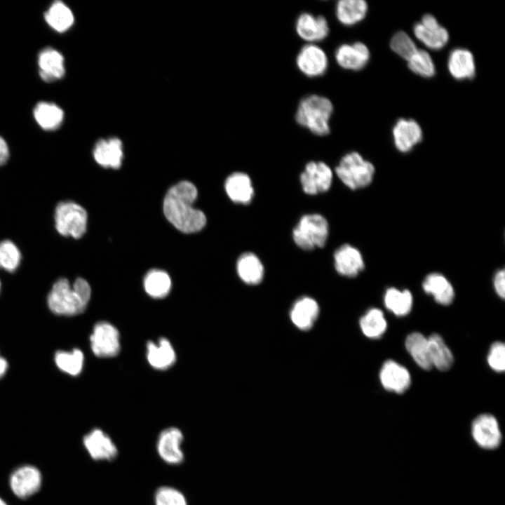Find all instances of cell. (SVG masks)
<instances>
[{"mask_svg": "<svg viewBox=\"0 0 505 505\" xmlns=\"http://www.w3.org/2000/svg\"><path fill=\"white\" fill-rule=\"evenodd\" d=\"M33 114L37 123L46 130L58 128L64 119L62 109L57 105L48 102H38Z\"/></svg>", "mask_w": 505, "mask_h": 505, "instance_id": "1f68e13d", "label": "cell"}, {"mask_svg": "<svg viewBox=\"0 0 505 505\" xmlns=\"http://www.w3.org/2000/svg\"><path fill=\"white\" fill-rule=\"evenodd\" d=\"M447 67L453 78L458 80L472 79L476 74V65L471 52L458 48L450 53Z\"/></svg>", "mask_w": 505, "mask_h": 505, "instance_id": "cb8c5ba5", "label": "cell"}, {"mask_svg": "<svg viewBox=\"0 0 505 505\" xmlns=\"http://www.w3.org/2000/svg\"><path fill=\"white\" fill-rule=\"evenodd\" d=\"M368 12L364 0H340L335 6L337 20L344 26H352L362 21Z\"/></svg>", "mask_w": 505, "mask_h": 505, "instance_id": "f1b7e54d", "label": "cell"}, {"mask_svg": "<svg viewBox=\"0 0 505 505\" xmlns=\"http://www.w3.org/2000/svg\"><path fill=\"white\" fill-rule=\"evenodd\" d=\"M20 260L21 253L13 241L0 242V269L13 272L18 267Z\"/></svg>", "mask_w": 505, "mask_h": 505, "instance_id": "74e56055", "label": "cell"}, {"mask_svg": "<svg viewBox=\"0 0 505 505\" xmlns=\"http://www.w3.org/2000/svg\"><path fill=\"white\" fill-rule=\"evenodd\" d=\"M0 288H1V283H0Z\"/></svg>", "mask_w": 505, "mask_h": 505, "instance_id": "bcb514c9", "label": "cell"}, {"mask_svg": "<svg viewBox=\"0 0 505 505\" xmlns=\"http://www.w3.org/2000/svg\"><path fill=\"white\" fill-rule=\"evenodd\" d=\"M295 29L297 36L307 43H316L325 39L330 32L327 19L323 15L302 13L297 18Z\"/></svg>", "mask_w": 505, "mask_h": 505, "instance_id": "5bb4252c", "label": "cell"}, {"mask_svg": "<svg viewBox=\"0 0 505 505\" xmlns=\"http://www.w3.org/2000/svg\"><path fill=\"white\" fill-rule=\"evenodd\" d=\"M236 270L240 278L248 285L259 284L263 279L264 269L259 257L252 252H245L238 259Z\"/></svg>", "mask_w": 505, "mask_h": 505, "instance_id": "83f0119b", "label": "cell"}, {"mask_svg": "<svg viewBox=\"0 0 505 505\" xmlns=\"http://www.w3.org/2000/svg\"><path fill=\"white\" fill-rule=\"evenodd\" d=\"M90 340L92 351L97 357H113L119 352V332L107 321H100L94 325Z\"/></svg>", "mask_w": 505, "mask_h": 505, "instance_id": "52a82bcc", "label": "cell"}, {"mask_svg": "<svg viewBox=\"0 0 505 505\" xmlns=\"http://www.w3.org/2000/svg\"><path fill=\"white\" fill-rule=\"evenodd\" d=\"M332 172L331 168L322 161H310L305 166L300 175V182L303 191L309 195L327 191L331 187Z\"/></svg>", "mask_w": 505, "mask_h": 505, "instance_id": "9c48e42d", "label": "cell"}, {"mask_svg": "<svg viewBox=\"0 0 505 505\" xmlns=\"http://www.w3.org/2000/svg\"><path fill=\"white\" fill-rule=\"evenodd\" d=\"M335 173L346 187L356 190L371 184L375 168L371 162L363 159L359 153L351 152L342 156L335 168Z\"/></svg>", "mask_w": 505, "mask_h": 505, "instance_id": "277c9868", "label": "cell"}, {"mask_svg": "<svg viewBox=\"0 0 505 505\" xmlns=\"http://www.w3.org/2000/svg\"><path fill=\"white\" fill-rule=\"evenodd\" d=\"M87 220L86 210L76 203L62 201L56 206L55 228L62 236L81 238L86 231Z\"/></svg>", "mask_w": 505, "mask_h": 505, "instance_id": "8992f818", "label": "cell"}, {"mask_svg": "<svg viewBox=\"0 0 505 505\" xmlns=\"http://www.w3.org/2000/svg\"><path fill=\"white\" fill-rule=\"evenodd\" d=\"M471 434L475 442L482 448H497L501 440V433L496 417L489 413L478 415L471 424Z\"/></svg>", "mask_w": 505, "mask_h": 505, "instance_id": "30bf717a", "label": "cell"}, {"mask_svg": "<svg viewBox=\"0 0 505 505\" xmlns=\"http://www.w3.org/2000/svg\"><path fill=\"white\" fill-rule=\"evenodd\" d=\"M90 295V286L85 279L78 278L72 285L68 279L61 278L53 284L47 302L55 314L74 316L86 309Z\"/></svg>", "mask_w": 505, "mask_h": 505, "instance_id": "7a4b0ae2", "label": "cell"}, {"mask_svg": "<svg viewBox=\"0 0 505 505\" xmlns=\"http://www.w3.org/2000/svg\"><path fill=\"white\" fill-rule=\"evenodd\" d=\"M392 132L395 147L403 153L412 150L422 140V128L413 119H400Z\"/></svg>", "mask_w": 505, "mask_h": 505, "instance_id": "d6986e66", "label": "cell"}, {"mask_svg": "<svg viewBox=\"0 0 505 505\" xmlns=\"http://www.w3.org/2000/svg\"><path fill=\"white\" fill-rule=\"evenodd\" d=\"M83 445L95 461H112L118 455V449L112 438L102 429L95 428L83 438Z\"/></svg>", "mask_w": 505, "mask_h": 505, "instance_id": "2e32d148", "label": "cell"}, {"mask_svg": "<svg viewBox=\"0 0 505 505\" xmlns=\"http://www.w3.org/2000/svg\"><path fill=\"white\" fill-rule=\"evenodd\" d=\"M319 314L317 302L309 297H302L293 304L290 318L293 324L302 330L310 329Z\"/></svg>", "mask_w": 505, "mask_h": 505, "instance_id": "d4e9b609", "label": "cell"}, {"mask_svg": "<svg viewBox=\"0 0 505 505\" xmlns=\"http://www.w3.org/2000/svg\"><path fill=\"white\" fill-rule=\"evenodd\" d=\"M93 157L104 168H119L123 157L121 141L116 137L98 140L93 149Z\"/></svg>", "mask_w": 505, "mask_h": 505, "instance_id": "ffe728a7", "label": "cell"}, {"mask_svg": "<svg viewBox=\"0 0 505 505\" xmlns=\"http://www.w3.org/2000/svg\"><path fill=\"white\" fill-rule=\"evenodd\" d=\"M144 288L150 297L163 298L167 296L170 290L171 280L166 271L153 269L145 276Z\"/></svg>", "mask_w": 505, "mask_h": 505, "instance_id": "e575fe53", "label": "cell"}, {"mask_svg": "<svg viewBox=\"0 0 505 505\" xmlns=\"http://www.w3.org/2000/svg\"><path fill=\"white\" fill-rule=\"evenodd\" d=\"M9 158V149L6 140L0 136V166L6 163Z\"/></svg>", "mask_w": 505, "mask_h": 505, "instance_id": "7bdbcfd3", "label": "cell"}, {"mask_svg": "<svg viewBox=\"0 0 505 505\" xmlns=\"http://www.w3.org/2000/svg\"><path fill=\"white\" fill-rule=\"evenodd\" d=\"M493 286L495 292L501 299L505 297V270L499 269L494 276Z\"/></svg>", "mask_w": 505, "mask_h": 505, "instance_id": "b9f144b4", "label": "cell"}, {"mask_svg": "<svg viewBox=\"0 0 505 505\" xmlns=\"http://www.w3.org/2000/svg\"><path fill=\"white\" fill-rule=\"evenodd\" d=\"M196 197L197 189L189 181H182L175 184L165 196L164 215L176 229L183 233L199 231L206 225V215L193 206Z\"/></svg>", "mask_w": 505, "mask_h": 505, "instance_id": "6da1fadb", "label": "cell"}, {"mask_svg": "<svg viewBox=\"0 0 505 505\" xmlns=\"http://www.w3.org/2000/svg\"><path fill=\"white\" fill-rule=\"evenodd\" d=\"M390 47L393 52L406 60L418 50L413 40L403 31L398 32L393 36Z\"/></svg>", "mask_w": 505, "mask_h": 505, "instance_id": "f35d334b", "label": "cell"}, {"mask_svg": "<svg viewBox=\"0 0 505 505\" xmlns=\"http://www.w3.org/2000/svg\"><path fill=\"white\" fill-rule=\"evenodd\" d=\"M335 268L342 276L353 278L365 268L363 257L358 249L350 244H343L334 253Z\"/></svg>", "mask_w": 505, "mask_h": 505, "instance_id": "ac0fdd59", "label": "cell"}, {"mask_svg": "<svg viewBox=\"0 0 505 505\" xmlns=\"http://www.w3.org/2000/svg\"><path fill=\"white\" fill-rule=\"evenodd\" d=\"M384 304L386 309L395 316L403 317L412 310L413 297L409 290L390 287L384 292Z\"/></svg>", "mask_w": 505, "mask_h": 505, "instance_id": "4dcf8cb0", "label": "cell"}, {"mask_svg": "<svg viewBox=\"0 0 505 505\" xmlns=\"http://www.w3.org/2000/svg\"><path fill=\"white\" fill-rule=\"evenodd\" d=\"M155 505H187L185 496L180 490L169 486L159 487L154 494Z\"/></svg>", "mask_w": 505, "mask_h": 505, "instance_id": "ab89813d", "label": "cell"}, {"mask_svg": "<svg viewBox=\"0 0 505 505\" xmlns=\"http://www.w3.org/2000/svg\"><path fill=\"white\" fill-rule=\"evenodd\" d=\"M297 69L309 78L323 75L328 67L325 50L316 43H307L299 50L295 60Z\"/></svg>", "mask_w": 505, "mask_h": 505, "instance_id": "ba28073f", "label": "cell"}, {"mask_svg": "<svg viewBox=\"0 0 505 505\" xmlns=\"http://www.w3.org/2000/svg\"><path fill=\"white\" fill-rule=\"evenodd\" d=\"M382 387L398 394L405 393L410 386L412 379L409 370L394 360L385 361L379 372Z\"/></svg>", "mask_w": 505, "mask_h": 505, "instance_id": "4fadbf2b", "label": "cell"}, {"mask_svg": "<svg viewBox=\"0 0 505 505\" xmlns=\"http://www.w3.org/2000/svg\"><path fill=\"white\" fill-rule=\"evenodd\" d=\"M333 109L332 102L325 96L309 95L299 102L295 120L314 135H327L330 132V121Z\"/></svg>", "mask_w": 505, "mask_h": 505, "instance_id": "3957f363", "label": "cell"}, {"mask_svg": "<svg viewBox=\"0 0 505 505\" xmlns=\"http://www.w3.org/2000/svg\"><path fill=\"white\" fill-rule=\"evenodd\" d=\"M41 485V472L34 466L25 465L18 468L10 478L11 489L20 499H26L37 492Z\"/></svg>", "mask_w": 505, "mask_h": 505, "instance_id": "9a60e30c", "label": "cell"}, {"mask_svg": "<svg viewBox=\"0 0 505 505\" xmlns=\"http://www.w3.org/2000/svg\"><path fill=\"white\" fill-rule=\"evenodd\" d=\"M83 360V354L78 349L72 351H59L55 355V361L58 368L73 376L78 375L81 372Z\"/></svg>", "mask_w": 505, "mask_h": 505, "instance_id": "d590c367", "label": "cell"}, {"mask_svg": "<svg viewBox=\"0 0 505 505\" xmlns=\"http://www.w3.org/2000/svg\"><path fill=\"white\" fill-rule=\"evenodd\" d=\"M409 69L423 77H432L436 73L435 65L431 55L424 50L418 49L408 60Z\"/></svg>", "mask_w": 505, "mask_h": 505, "instance_id": "8d00e7d4", "label": "cell"}, {"mask_svg": "<svg viewBox=\"0 0 505 505\" xmlns=\"http://www.w3.org/2000/svg\"><path fill=\"white\" fill-rule=\"evenodd\" d=\"M427 339L432 367L442 372L449 370L453 365L454 356L444 339L438 333L430 335Z\"/></svg>", "mask_w": 505, "mask_h": 505, "instance_id": "484cf974", "label": "cell"}, {"mask_svg": "<svg viewBox=\"0 0 505 505\" xmlns=\"http://www.w3.org/2000/svg\"><path fill=\"white\" fill-rule=\"evenodd\" d=\"M62 55L52 48L43 49L38 56L39 76L46 82H51L63 77L65 74Z\"/></svg>", "mask_w": 505, "mask_h": 505, "instance_id": "7402d4cb", "label": "cell"}, {"mask_svg": "<svg viewBox=\"0 0 505 505\" xmlns=\"http://www.w3.org/2000/svg\"><path fill=\"white\" fill-rule=\"evenodd\" d=\"M370 53L367 46L360 41L342 43L335 52L337 65L343 69L358 71L368 62Z\"/></svg>", "mask_w": 505, "mask_h": 505, "instance_id": "e0dca14e", "label": "cell"}, {"mask_svg": "<svg viewBox=\"0 0 505 505\" xmlns=\"http://www.w3.org/2000/svg\"><path fill=\"white\" fill-rule=\"evenodd\" d=\"M422 287L427 295H431L436 303L443 306L451 304L454 299V289L443 274L433 272L426 276Z\"/></svg>", "mask_w": 505, "mask_h": 505, "instance_id": "44dd1931", "label": "cell"}, {"mask_svg": "<svg viewBox=\"0 0 505 505\" xmlns=\"http://www.w3.org/2000/svg\"><path fill=\"white\" fill-rule=\"evenodd\" d=\"M329 226L327 220L320 214L303 215L292 231L296 245L304 250L323 248L328 239Z\"/></svg>", "mask_w": 505, "mask_h": 505, "instance_id": "5b68a950", "label": "cell"}, {"mask_svg": "<svg viewBox=\"0 0 505 505\" xmlns=\"http://www.w3.org/2000/svg\"><path fill=\"white\" fill-rule=\"evenodd\" d=\"M8 368L6 360L0 356V377L4 375Z\"/></svg>", "mask_w": 505, "mask_h": 505, "instance_id": "ee69618b", "label": "cell"}, {"mask_svg": "<svg viewBox=\"0 0 505 505\" xmlns=\"http://www.w3.org/2000/svg\"><path fill=\"white\" fill-rule=\"evenodd\" d=\"M405 346L416 364L424 370H430L431 363L428 339L422 333L412 332L405 339Z\"/></svg>", "mask_w": 505, "mask_h": 505, "instance_id": "f546056e", "label": "cell"}, {"mask_svg": "<svg viewBox=\"0 0 505 505\" xmlns=\"http://www.w3.org/2000/svg\"><path fill=\"white\" fill-rule=\"evenodd\" d=\"M184 436L181 430L175 426L163 429L159 435L156 450L159 456L166 464L179 465L184 459L182 444Z\"/></svg>", "mask_w": 505, "mask_h": 505, "instance_id": "8fae6325", "label": "cell"}, {"mask_svg": "<svg viewBox=\"0 0 505 505\" xmlns=\"http://www.w3.org/2000/svg\"><path fill=\"white\" fill-rule=\"evenodd\" d=\"M363 334L372 339H377L386 332L388 323L383 311L379 308L369 309L359 320Z\"/></svg>", "mask_w": 505, "mask_h": 505, "instance_id": "d6a6232c", "label": "cell"}, {"mask_svg": "<svg viewBox=\"0 0 505 505\" xmlns=\"http://www.w3.org/2000/svg\"><path fill=\"white\" fill-rule=\"evenodd\" d=\"M229 198L236 203L248 204L254 196V189L249 176L242 172L231 174L224 183Z\"/></svg>", "mask_w": 505, "mask_h": 505, "instance_id": "603a6c76", "label": "cell"}, {"mask_svg": "<svg viewBox=\"0 0 505 505\" xmlns=\"http://www.w3.org/2000/svg\"><path fill=\"white\" fill-rule=\"evenodd\" d=\"M487 362L494 372L501 373L505 370V345L500 341L494 342L488 351Z\"/></svg>", "mask_w": 505, "mask_h": 505, "instance_id": "60d3db41", "label": "cell"}, {"mask_svg": "<svg viewBox=\"0 0 505 505\" xmlns=\"http://www.w3.org/2000/svg\"><path fill=\"white\" fill-rule=\"evenodd\" d=\"M147 348L148 362L154 368L166 370L174 364L176 359L175 353L167 339L160 338L158 344L149 342Z\"/></svg>", "mask_w": 505, "mask_h": 505, "instance_id": "4316f807", "label": "cell"}, {"mask_svg": "<svg viewBox=\"0 0 505 505\" xmlns=\"http://www.w3.org/2000/svg\"><path fill=\"white\" fill-rule=\"evenodd\" d=\"M48 25L58 32H64L74 23V15L69 8L60 1H54L44 13Z\"/></svg>", "mask_w": 505, "mask_h": 505, "instance_id": "836d02e7", "label": "cell"}, {"mask_svg": "<svg viewBox=\"0 0 505 505\" xmlns=\"http://www.w3.org/2000/svg\"><path fill=\"white\" fill-rule=\"evenodd\" d=\"M0 505H7V504L0 497Z\"/></svg>", "mask_w": 505, "mask_h": 505, "instance_id": "f6af8a7d", "label": "cell"}, {"mask_svg": "<svg viewBox=\"0 0 505 505\" xmlns=\"http://www.w3.org/2000/svg\"><path fill=\"white\" fill-rule=\"evenodd\" d=\"M413 32L419 41L432 50L443 48L449 41L447 29L431 14L424 15L421 22L415 24Z\"/></svg>", "mask_w": 505, "mask_h": 505, "instance_id": "7c38bea8", "label": "cell"}]
</instances>
